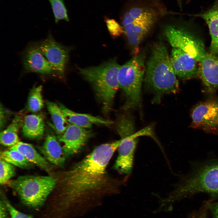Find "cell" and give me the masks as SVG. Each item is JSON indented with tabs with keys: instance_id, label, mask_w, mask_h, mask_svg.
I'll use <instances>...</instances> for the list:
<instances>
[{
	"instance_id": "cell-1",
	"label": "cell",
	"mask_w": 218,
	"mask_h": 218,
	"mask_svg": "<svg viewBox=\"0 0 218 218\" xmlns=\"http://www.w3.org/2000/svg\"><path fill=\"white\" fill-rule=\"evenodd\" d=\"M101 144L70 169L54 173L56 181L51 205L60 209L75 201L109 191L112 182L106 167L121 140Z\"/></svg>"
},
{
	"instance_id": "cell-2",
	"label": "cell",
	"mask_w": 218,
	"mask_h": 218,
	"mask_svg": "<svg viewBox=\"0 0 218 218\" xmlns=\"http://www.w3.org/2000/svg\"><path fill=\"white\" fill-rule=\"evenodd\" d=\"M191 169L181 177L174 189L162 199L164 204L172 207L174 202L200 193L218 197V157L191 163Z\"/></svg>"
},
{
	"instance_id": "cell-3",
	"label": "cell",
	"mask_w": 218,
	"mask_h": 218,
	"mask_svg": "<svg viewBox=\"0 0 218 218\" xmlns=\"http://www.w3.org/2000/svg\"><path fill=\"white\" fill-rule=\"evenodd\" d=\"M144 80L154 94L153 102L159 103L163 95L175 94L179 82L173 69L167 48L162 42L154 45L147 63Z\"/></svg>"
},
{
	"instance_id": "cell-4",
	"label": "cell",
	"mask_w": 218,
	"mask_h": 218,
	"mask_svg": "<svg viewBox=\"0 0 218 218\" xmlns=\"http://www.w3.org/2000/svg\"><path fill=\"white\" fill-rule=\"evenodd\" d=\"M120 67L113 59L98 66L79 69L80 74L92 85L106 113L111 109L119 88L117 76Z\"/></svg>"
},
{
	"instance_id": "cell-5",
	"label": "cell",
	"mask_w": 218,
	"mask_h": 218,
	"mask_svg": "<svg viewBox=\"0 0 218 218\" xmlns=\"http://www.w3.org/2000/svg\"><path fill=\"white\" fill-rule=\"evenodd\" d=\"M56 181L54 173L46 176H20L7 183L17 193L25 205L37 208L45 203L54 190Z\"/></svg>"
},
{
	"instance_id": "cell-6",
	"label": "cell",
	"mask_w": 218,
	"mask_h": 218,
	"mask_svg": "<svg viewBox=\"0 0 218 218\" xmlns=\"http://www.w3.org/2000/svg\"><path fill=\"white\" fill-rule=\"evenodd\" d=\"M145 72L143 55H135L121 67L118 73L119 87L125 95L124 110L141 107V88Z\"/></svg>"
},
{
	"instance_id": "cell-7",
	"label": "cell",
	"mask_w": 218,
	"mask_h": 218,
	"mask_svg": "<svg viewBox=\"0 0 218 218\" xmlns=\"http://www.w3.org/2000/svg\"><path fill=\"white\" fill-rule=\"evenodd\" d=\"M122 12L123 26L132 24L151 27L169 13L161 0H129Z\"/></svg>"
},
{
	"instance_id": "cell-8",
	"label": "cell",
	"mask_w": 218,
	"mask_h": 218,
	"mask_svg": "<svg viewBox=\"0 0 218 218\" xmlns=\"http://www.w3.org/2000/svg\"><path fill=\"white\" fill-rule=\"evenodd\" d=\"M191 127L218 135V99L212 97L200 102L192 108Z\"/></svg>"
},
{
	"instance_id": "cell-9",
	"label": "cell",
	"mask_w": 218,
	"mask_h": 218,
	"mask_svg": "<svg viewBox=\"0 0 218 218\" xmlns=\"http://www.w3.org/2000/svg\"><path fill=\"white\" fill-rule=\"evenodd\" d=\"M164 34L173 48H179L199 62L206 54L203 43L186 31L173 25L166 26Z\"/></svg>"
},
{
	"instance_id": "cell-10",
	"label": "cell",
	"mask_w": 218,
	"mask_h": 218,
	"mask_svg": "<svg viewBox=\"0 0 218 218\" xmlns=\"http://www.w3.org/2000/svg\"><path fill=\"white\" fill-rule=\"evenodd\" d=\"M37 46L54 70L63 75L68 59V49L56 41L51 34Z\"/></svg>"
},
{
	"instance_id": "cell-11",
	"label": "cell",
	"mask_w": 218,
	"mask_h": 218,
	"mask_svg": "<svg viewBox=\"0 0 218 218\" xmlns=\"http://www.w3.org/2000/svg\"><path fill=\"white\" fill-rule=\"evenodd\" d=\"M144 135V131L141 130L131 135L121 138V141L117 148L118 156L114 166L115 169L122 173H130L137 138Z\"/></svg>"
},
{
	"instance_id": "cell-12",
	"label": "cell",
	"mask_w": 218,
	"mask_h": 218,
	"mask_svg": "<svg viewBox=\"0 0 218 218\" xmlns=\"http://www.w3.org/2000/svg\"><path fill=\"white\" fill-rule=\"evenodd\" d=\"M92 135L90 130L69 124L59 139V141L63 144L62 149L65 156L77 153Z\"/></svg>"
},
{
	"instance_id": "cell-13",
	"label": "cell",
	"mask_w": 218,
	"mask_h": 218,
	"mask_svg": "<svg viewBox=\"0 0 218 218\" xmlns=\"http://www.w3.org/2000/svg\"><path fill=\"white\" fill-rule=\"evenodd\" d=\"M170 59L174 73L180 78L189 79L199 75L197 61L182 50L173 48Z\"/></svg>"
},
{
	"instance_id": "cell-14",
	"label": "cell",
	"mask_w": 218,
	"mask_h": 218,
	"mask_svg": "<svg viewBox=\"0 0 218 218\" xmlns=\"http://www.w3.org/2000/svg\"><path fill=\"white\" fill-rule=\"evenodd\" d=\"M199 62V75L205 91L213 94L218 88V57L207 53Z\"/></svg>"
},
{
	"instance_id": "cell-15",
	"label": "cell",
	"mask_w": 218,
	"mask_h": 218,
	"mask_svg": "<svg viewBox=\"0 0 218 218\" xmlns=\"http://www.w3.org/2000/svg\"><path fill=\"white\" fill-rule=\"evenodd\" d=\"M22 62L25 69L28 72L50 74L54 70L38 46H31L27 49Z\"/></svg>"
},
{
	"instance_id": "cell-16",
	"label": "cell",
	"mask_w": 218,
	"mask_h": 218,
	"mask_svg": "<svg viewBox=\"0 0 218 218\" xmlns=\"http://www.w3.org/2000/svg\"><path fill=\"white\" fill-rule=\"evenodd\" d=\"M69 124L85 128H90L95 124L109 125L112 124L111 121L86 114H81L73 111L62 104L59 106Z\"/></svg>"
},
{
	"instance_id": "cell-17",
	"label": "cell",
	"mask_w": 218,
	"mask_h": 218,
	"mask_svg": "<svg viewBox=\"0 0 218 218\" xmlns=\"http://www.w3.org/2000/svg\"><path fill=\"white\" fill-rule=\"evenodd\" d=\"M38 148L47 160L58 166H63L65 156L62 147L54 135L48 134L44 144Z\"/></svg>"
},
{
	"instance_id": "cell-18",
	"label": "cell",
	"mask_w": 218,
	"mask_h": 218,
	"mask_svg": "<svg viewBox=\"0 0 218 218\" xmlns=\"http://www.w3.org/2000/svg\"><path fill=\"white\" fill-rule=\"evenodd\" d=\"M10 149L20 152L29 161L48 173L49 175L54 174L52 168L48 161L41 156L31 144L20 141Z\"/></svg>"
},
{
	"instance_id": "cell-19",
	"label": "cell",
	"mask_w": 218,
	"mask_h": 218,
	"mask_svg": "<svg viewBox=\"0 0 218 218\" xmlns=\"http://www.w3.org/2000/svg\"><path fill=\"white\" fill-rule=\"evenodd\" d=\"M196 16L203 18L207 24L211 38L210 53L217 55L218 54V1L210 9Z\"/></svg>"
},
{
	"instance_id": "cell-20",
	"label": "cell",
	"mask_w": 218,
	"mask_h": 218,
	"mask_svg": "<svg viewBox=\"0 0 218 218\" xmlns=\"http://www.w3.org/2000/svg\"><path fill=\"white\" fill-rule=\"evenodd\" d=\"M44 131V124L42 117L39 115L25 116L22 124V132L26 137L31 139L41 137Z\"/></svg>"
},
{
	"instance_id": "cell-21",
	"label": "cell",
	"mask_w": 218,
	"mask_h": 218,
	"mask_svg": "<svg viewBox=\"0 0 218 218\" xmlns=\"http://www.w3.org/2000/svg\"><path fill=\"white\" fill-rule=\"evenodd\" d=\"M150 26L130 24L123 26L125 34L130 45L133 48L135 55H138L139 45L141 41L151 28Z\"/></svg>"
},
{
	"instance_id": "cell-22",
	"label": "cell",
	"mask_w": 218,
	"mask_h": 218,
	"mask_svg": "<svg viewBox=\"0 0 218 218\" xmlns=\"http://www.w3.org/2000/svg\"><path fill=\"white\" fill-rule=\"evenodd\" d=\"M21 123V117L18 115L16 116L7 127L0 133L1 144L11 147L20 142L18 133Z\"/></svg>"
},
{
	"instance_id": "cell-23",
	"label": "cell",
	"mask_w": 218,
	"mask_h": 218,
	"mask_svg": "<svg viewBox=\"0 0 218 218\" xmlns=\"http://www.w3.org/2000/svg\"><path fill=\"white\" fill-rule=\"evenodd\" d=\"M46 104L57 133L62 134L68 127L69 123L59 106L55 103L47 101Z\"/></svg>"
},
{
	"instance_id": "cell-24",
	"label": "cell",
	"mask_w": 218,
	"mask_h": 218,
	"mask_svg": "<svg viewBox=\"0 0 218 218\" xmlns=\"http://www.w3.org/2000/svg\"><path fill=\"white\" fill-rule=\"evenodd\" d=\"M0 157L14 166L21 168H29L34 165L20 152L14 150L10 149L2 151L0 153Z\"/></svg>"
},
{
	"instance_id": "cell-25",
	"label": "cell",
	"mask_w": 218,
	"mask_h": 218,
	"mask_svg": "<svg viewBox=\"0 0 218 218\" xmlns=\"http://www.w3.org/2000/svg\"><path fill=\"white\" fill-rule=\"evenodd\" d=\"M117 130L121 138L132 135L136 132L134 119L130 114L125 113L119 117Z\"/></svg>"
},
{
	"instance_id": "cell-26",
	"label": "cell",
	"mask_w": 218,
	"mask_h": 218,
	"mask_svg": "<svg viewBox=\"0 0 218 218\" xmlns=\"http://www.w3.org/2000/svg\"><path fill=\"white\" fill-rule=\"evenodd\" d=\"M42 85H40L33 88L30 91L27 105L28 111L36 112L43 108L44 104L42 95Z\"/></svg>"
},
{
	"instance_id": "cell-27",
	"label": "cell",
	"mask_w": 218,
	"mask_h": 218,
	"mask_svg": "<svg viewBox=\"0 0 218 218\" xmlns=\"http://www.w3.org/2000/svg\"><path fill=\"white\" fill-rule=\"evenodd\" d=\"M15 175L14 166L0 158V183H7Z\"/></svg>"
},
{
	"instance_id": "cell-28",
	"label": "cell",
	"mask_w": 218,
	"mask_h": 218,
	"mask_svg": "<svg viewBox=\"0 0 218 218\" xmlns=\"http://www.w3.org/2000/svg\"><path fill=\"white\" fill-rule=\"evenodd\" d=\"M105 21L108 29L112 36L116 37L124 33L123 27L114 19L106 18Z\"/></svg>"
},
{
	"instance_id": "cell-29",
	"label": "cell",
	"mask_w": 218,
	"mask_h": 218,
	"mask_svg": "<svg viewBox=\"0 0 218 218\" xmlns=\"http://www.w3.org/2000/svg\"><path fill=\"white\" fill-rule=\"evenodd\" d=\"M2 193L1 197L2 198L9 211L11 218H33L29 215L24 213L15 208L8 201Z\"/></svg>"
},
{
	"instance_id": "cell-30",
	"label": "cell",
	"mask_w": 218,
	"mask_h": 218,
	"mask_svg": "<svg viewBox=\"0 0 218 218\" xmlns=\"http://www.w3.org/2000/svg\"><path fill=\"white\" fill-rule=\"evenodd\" d=\"M208 210L205 202L200 208L190 213L187 218H208L207 214Z\"/></svg>"
},
{
	"instance_id": "cell-31",
	"label": "cell",
	"mask_w": 218,
	"mask_h": 218,
	"mask_svg": "<svg viewBox=\"0 0 218 218\" xmlns=\"http://www.w3.org/2000/svg\"><path fill=\"white\" fill-rule=\"evenodd\" d=\"M211 200L205 202L208 210L211 212L213 218H218V202H213Z\"/></svg>"
},
{
	"instance_id": "cell-32",
	"label": "cell",
	"mask_w": 218,
	"mask_h": 218,
	"mask_svg": "<svg viewBox=\"0 0 218 218\" xmlns=\"http://www.w3.org/2000/svg\"><path fill=\"white\" fill-rule=\"evenodd\" d=\"M0 201V218H9V214L6 206L2 198L1 197Z\"/></svg>"
},
{
	"instance_id": "cell-33",
	"label": "cell",
	"mask_w": 218,
	"mask_h": 218,
	"mask_svg": "<svg viewBox=\"0 0 218 218\" xmlns=\"http://www.w3.org/2000/svg\"><path fill=\"white\" fill-rule=\"evenodd\" d=\"M49 2L52 10H55L64 5L63 0H48Z\"/></svg>"
},
{
	"instance_id": "cell-34",
	"label": "cell",
	"mask_w": 218,
	"mask_h": 218,
	"mask_svg": "<svg viewBox=\"0 0 218 218\" xmlns=\"http://www.w3.org/2000/svg\"><path fill=\"white\" fill-rule=\"evenodd\" d=\"M4 111L1 104L0 106V126L1 127L3 126L5 122Z\"/></svg>"
}]
</instances>
